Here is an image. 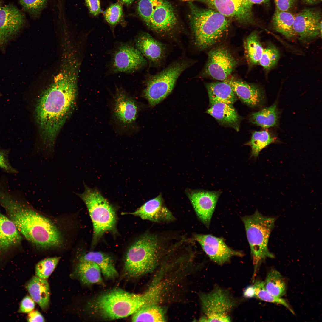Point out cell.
Listing matches in <instances>:
<instances>
[{
    "label": "cell",
    "mask_w": 322,
    "mask_h": 322,
    "mask_svg": "<svg viewBox=\"0 0 322 322\" xmlns=\"http://www.w3.org/2000/svg\"><path fill=\"white\" fill-rule=\"evenodd\" d=\"M80 63L74 55L64 57L60 72L38 100L35 115L41 142L38 152L46 157L53 155L58 133L74 109Z\"/></svg>",
    "instance_id": "obj_1"
},
{
    "label": "cell",
    "mask_w": 322,
    "mask_h": 322,
    "mask_svg": "<svg viewBox=\"0 0 322 322\" xmlns=\"http://www.w3.org/2000/svg\"><path fill=\"white\" fill-rule=\"evenodd\" d=\"M6 212L20 233L36 248L47 250L63 245V237L56 225L24 200L13 202Z\"/></svg>",
    "instance_id": "obj_2"
},
{
    "label": "cell",
    "mask_w": 322,
    "mask_h": 322,
    "mask_svg": "<svg viewBox=\"0 0 322 322\" xmlns=\"http://www.w3.org/2000/svg\"><path fill=\"white\" fill-rule=\"evenodd\" d=\"M173 239L149 232L140 236L126 253L124 265L126 274L137 278L152 272L164 255L179 248V240L173 242L175 238Z\"/></svg>",
    "instance_id": "obj_3"
},
{
    "label": "cell",
    "mask_w": 322,
    "mask_h": 322,
    "mask_svg": "<svg viewBox=\"0 0 322 322\" xmlns=\"http://www.w3.org/2000/svg\"><path fill=\"white\" fill-rule=\"evenodd\" d=\"M154 288L139 294L115 289L103 293L90 301L86 308L90 312L107 320H113L133 315L143 306L157 299Z\"/></svg>",
    "instance_id": "obj_4"
},
{
    "label": "cell",
    "mask_w": 322,
    "mask_h": 322,
    "mask_svg": "<svg viewBox=\"0 0 322 322\" xmlns=\"http://www.w3.org/2000/svg\"><path fill=\"white\" fill-rule=\"evenodd\" d=\"M188 4L190 24L196 47L203 50L221 41L229 29V18L214 10L199 7L191 1Z\"/></svg>",
    "instance_id": "obj_5"
},
{
    "label": "cell",
    "mask_w": 322,
    "mask_h": 322,
    "mask_svg": "<svg viewBox=\"0 0 322 322\" xmlns=\"http://www.w3.org/2000/svg\"><path fill=\"white\" fill-rule=\"evenodd\" d=\"M84 186V192L76 194L85 204L92 221L93 247L105 233L115 231L117 216L114 207L98 189L91 188L85 183Z\"/></svg>",
    "instance_id": "obj_6"
},
{
    "label": "cell",
    "mask_w": 322,
    "mask_h": 322,
    "mask_svg": "<svg viewBox=\"0 0 322 322\" xmlns=\"http://www.w3.org/2000/svg\"><path fill=\"white\" fill-rule=\"evenodd\" d=\"M242 219L254 263L257 264L267 258H274L268 246L275 219L264 216L256 210L252 215L243 216Z\"/></svg>",
    "instance_id": "obj_7"
},
{
    "label": "cell",
    "mask_w": 322,
    "mask_h": 322,
    "mask_svg": "<svg viewBox=\"0 0 322 322\" xmlns=\"http://www.w3.org/2000/svg\"><path fill=\"white\" fill-rule=\"evenodd\" d=\"M193 62L188 60L176 61L148 78L143 95L151 106H155L171 93L179 76Z\"/></svg>",
    "instance_id": "obj_8"
},
{
    "label": "cell",
    "mask_w": 322,
    "mask_h": 322,
    "mask_svg": "<svg viewBox=\"0 0 322 322\" xmlns=\"http://www.w3.org/2000/svg\"><path fill=\"white\" fill-rule=\"evenodd\" d=\"M200 299L204 315L202 321H231L230 314L237 301L229 290L216 286L209 292L201 294Z\"/></svg>",
    "instance_id": "obj_9"
},
{
    "label": "cell",
    "mask_w": 322,
    "mask_h": 322,
    "mask_svg": "<svg viewBox=\"0 0 322 322\" xmlns=\"http://www.w3.org/2000/svg\"><path fill=\"white\" fill-rule=\"evenodd\" d=\"M146 63L144 56L132 43L119 42L112 52L107 74L133 73Z\"/></svg>",
    "instance_id": "obj_10"
},
{
    "label": "cell",
    "mask_w": 322,
    "mask_h": 322,
    "mask_svg": "<svg viewBox=\"0 0 322 322\" xmlns=\"http://www.w3.org/2000/svg\"><path fill=\"white\" fill-rule=\"evenodd\" d=\"M208 56L201 76L224 81L229 78L237 64L230 51L224 46L212 49L208 52Z\"/></svg>",
    "instance_id": "obj_11"
},
{
    "label": "cell",
    "mask_w": 322,
    "mask_h": 322,
    "mask_svg": "<svg viewBox=\"0 0 322 322\" xmlns=\"http://www.w3.org/2000/svg\"><path fill=\"white\" fill-rule=\"evenodd\" d=\"M203 3L208 8L216 10L228 18L242 24H249L254 21L253 6L249 0H190Z\"/></svg>",
    "instance_id": "obj_12"
},
{
    "label": "cell",
    "mask_w": 322,
    "mask_h": 322,
    "mask_svg": "<svg viewBox=\"0 0 322 322\" xmlns=\"http://www.w3.org/2000/svg\"><path fill=\"white\" fill-rule=\"evenodd\" d=\"M193 239L199 243L212 260L219 265L228 262L233 256L244 255L241 252L229 247L222 238L210 234H195Z\"/></svg>",
    "instance_id": "obj_13"
},
{
    "label": "cell",
    "mask_w": 322,
    "mask_h": 322,
    "mask_svg": "<svg viewBox=\"0 0 322 322\" xmlns=\"http://www.w3.org/2000/svg\"><path fill=\"white\" fill-rule=\"evenodd\" d=\"M24 22V15L14 5L0 7V50L4 51L19 32Z\"/></svg>",
    "instance_id": "obj_14"
},
{
    "label": "cell",
    "mask_w": 322,
    "mask_h": 322,
    "mask_svg": "<svg viewBox=\"0 0 322 322\" xmlns=\"http://www.w3.org/2000/svg\"><path fill=\"white\" fill-rule=\"evenodd\" d=\"M112 113L114 120L123 127L134 124L138 111L137 103L131 96L121 88H117L113 98Z\"/></svg>",
    "instance_id": "obj_15"
},
{
    "label": "cell",
    "mask_w": 322,
    "mask_h": 322,
    "mask_svg": "<svg viewBox=\"0 0 322 322\" xmlns=\"http://www.w3.org/2000/svg\"><path fill=\"white\" fill-rule=\"evenodd\" d=\"M219 191L189 190L187 194L199 219L207 227L209 226L211 218L218 199Z\"/></svg>",
    "instance_id": "obj_16"
},
{
    "label": "cell",
    "mask_w": 322,
    "mask_h": 322,
    "mask_svg": "<svg viewBox=\"0 0 322 322\" xmlns=\"http://www.w3.org/2000/svg\"><path fill=\"white\" fill-rule=\"evenodd\" d=\"M321 13L317 10L307 8L295 15L294 30L299 39L304 40L321 35Z\"/></svg>",
    "instance_id": "obj_17"
},
{
    "label": "cell",
    "mask_w": 322,
    "mask_h": 322,
    "mask_svg": "<svg viewBox=\"0 0 322 322\" xmlns=\"http://www.w3.org/2000/svg\"><path fill=\"white\" fill-rule=\"evenodd\" d=\"M177 23L174 10L166 0H159L147 25L151 30L161 34H169L174 30Z\"/></svg>",
    "instance_id": "obj_18"
},
{
    "label": "cell",
    "mask_w": 322,
    "mask_h": 322,
    "mask_svg": "<svg viewBox=\"0 0 322 322\" xmlns=\"http://www.w3.org/2000/svg\"><path fill=\"white\" fill-rule=\"evenodd\" d=\"M128 214L158 223L170 222L176 220L171 212L165 205L161 194L148 201L134 212Z\"/></svg>",
    "instance_id": "obj_19"
},
{
    "label": "cell",
    "mask_w": 322,
    "mask_h": 322,
    "mask_svg": "<svg viewBox=\"0 0 322 322\" xmlns=\"http://www.w3.org/2000/svg\"><path fill=\"white\" fill-rule=\"evenodd\" d=\"M224 81L231 86L236 97L248 106L255 107L263 103L264 94L258 86L233 77L228 78Z\"/></svg>",
    "instance_id": "obj_20"
},
{
    "label": "cell",
    "mask_w": 322,
    "mask_h": 322,
    "mask_svg": "<svg viewBox=\"0 0 322 322\" xmlns=\"http://www.w3.org/2000/svg\"><path fill=\"white\" fill-rule=\"evenodd\" d=\"M134 46L144 57L155 64L160 63L165 54V45L146 32L140 33L135 37Z\"/></svg>",
    "instance_id": "obj_21"
},
{
    "label": "cell",
    "mask_w": 322,
    "mask_h": 322,
    "mask_svg": "<svg viewBox=\"0 0 322 322\" xmlns=\"http://www.w3.org/2000/svg\"><path fill=\"white\" fill-rule=\"evenodd\" d=\"M21 233L11 220L0 213V256L19 246Z\"/></svg>",
    "instance_id": "obj_22"
},
{
    "label": "cell",
    "mask_w": 322,
    "mask_h": 322,
    "mask_svg": "<svg viewBox=\"0 0 322 322\" xmlns=\"http://www.w3.org/2000/svg\"><path fill=\"white\" fill-rule=\"evenodd\" d=\"M206 112L215 118L219 124L230 127L238 131L240 117L233 105L219 103L211 106Z\"/></svg>",
    "instance_id": "obj_23"
},
{
    "label": "cell",
    "mask_w": 322,
    "mask_h": 322,
    "mask_svg": "<svg viewBox=\"0 0 322 322\" xmlns=\"http://www.w3.org/2000/svg\"><path fill=\"white\" fill-rule=\"evenodd\" d=\"M30 296L44 311L49 307L50 291L49 284L45 279L32 277L25 285Z\"/></svg>",
    "instance_id": "obj_24"
},
{
    "label": "cell",
    "mask_w": 322,
    "mask_h": 322,
    "mask_svg": "<svg viewBox=\"0 0 322 322\" xmlns=\"http://www.w3.org/2000/svg\"><path fill=\"white\" fill-rule=\"evenodd\" d=\"M205 86L210 106L219 103L233 105L237 100L231 87L225 81L207 83Z\"/></svg>",
    "instance_id": "obj_25"
},
{
    "label": "cell",
    "mask_w": 322,
    "mask_h": 322,
    "mask_svg": "<svg viewBox=\"0 0 322 322\" xmlns=\"http://www.w3.org/2000/svg\"><path fill=\"white\" fill-rule=\"evenodd\" d=\"M73 273L75 277L84 284H104L101 270L93 262L78 261L74 268Z\"/></svg>",
    "instance_id": "obj_26"
},
{
    "label": "cell",
    "mask_w": 322,
    "mask_h": 322,
    "mask_svg": "<svg viewBox=\"0 0 322 322\" xmlns=\"http://www.w3.org/2000/svg\"><path fill=\"white\" fill-rule=\"evenodd\" d=\"M78 261L93 262L100 268L103 276L107 279H112L118 275L117 271L111 257L100 252H90L85 253L79 258Z\"/></svg>",
    "instance_id": "obj_27"
},
{
    "label": "cell",
    "mask_w": 322,
    "mask_h": 322,
    "mask_svg": "<svg viewBox=\"0 0 322 322\" xmlns=\"http://www.w3.org/2000/svg\"><path fill=\"white\" fill-rule=\"evenodd\" d=\"M295 15L288 11L275 10L272 19L274 30L287 38L296 35L293 28Z\"/></svg>",
    "instance_id": "obj_28"
},
{
    "label": "cell",
    "mask_w": 322,
    "mask_h": 322,
    "mask_svg": "<svg viewBox=\"0 0 322 322\" xmlns=\"http://www.w3.org/2000/svg\"><path fill=\"white\" fill-rule=\"evenodd\" d=\"M278 119L277 102L268 107L253 113L251 115L250 120L253 124L264 128H267L276 126Z\"/></svg>",
    "instance_id": "obj_29"
},
{
    "label": "cell",
    "mask_w": 322,
    "mask_h": 322,
    "mask_svg": "<svg viewBox=\"0 0 322 322\" xmlns=\"http://www.w3.org/2000/svg\"><path fill=\"white\" fill-rule=\"evenodd\" d=\"M244 47L248 62L253 64L258 63L264 48L257 31L253 32L246 38L244 42Z\"/></svg>",
    "instance_id": "obj_30"
},
{
    "label": "cell",
    "mask_w": 322,
    "mask_h": 322,
    "mask_svg": "<svg viewBox=\"0 0 322 322\" xmlns=\"http://www.w3.org/2000/svg\"><path fill=\"white\" fill-rule=\"evenodd\" d=\"M278 141L276 137L268 131L264 130L254 131L247 145L251 148V156L256 158L263 149Z\"/></svg>",
    "instance_id": "obj_31"
},
{
    "label": "cell",
    "mask_w": 322,
    "mask_h": 322,
    "mask_svg": "<svg viewBox=\"0 0 322 322\" xmlns=\"http://www.w3.org/2000/svg\"><path fill=\"white\" fill-rule=\"evenodd\" d=\"M133 322H164V314L162 309L155 304L142 307L133 315Z\"/></svg>",
    "instance_id": "obj_32"
},
{
    "label": "cell",
    "mask_w": 322,
    "mask_h": 322,
    "mask_svg": "<svg viewBox=\"0 0 322 322\" xmlns=\"http://www.w3.org/2000/svg\"><path fill=\"white\" fill-rule=\"evenodd\" d=\"M264 284L267 291L275 297L281 298L286 293L284 280L280 273L275 270L272 269L268 273Z\"/></svg>",
    "instance_id": "obj_33"
},
{
    "label": "cell",
    "mask_w": 322,
    "mask_h": 322,
    "mask_svg": "<svg viewBox=\"0 0 322 322\" xmlns=\"http://www.w3.org/2000/svg\"><path fill=\"white\" fill-rule=\"evenodd\" d=\"M255 296L258 299L265 301L281 304L287 308L293 314L295 313L287 301L284 299L275 297L266 290L264 282L256 280L253 285Z\"/></svg>",
    "instance_id": "obj_34"
},
{
    "label": "cell",
    "mask_w": 322,
    "mask_h": 322,
    "mask_svg": "<svg viewBox=\"0 0 322 322\" xmlns=\"http://www.w3.org/2000/svg\"><path fill=\"white\" fill-rule=\"evenodd\" d=\"M60 258L59 257H54L40 261L35 267V276L44 279L48 278L57 266Z\"/></svg>",
    "instance_id": "obj_35"
},
{
    "label": "cell",
    "mask_w": 322,
    "mask_h": 322,
    "mask_svg": "<svg viewBox=\"0 0 322 322\" xmlns=\"http://www.w3.org/2000/svg\"><path fill=\"white\" fill-rule=\"evenodd\" d=\"M279 57L278 50L274 45L270 43L264 49L258 63L265 69L269 70L277 64Z\"/></svg>",
    "instance_id": "obj_36"
},
{
    "label": "cell",
    "mask_w": 322,
    "mask_h": 322,
    "mask_svg": "<svg viewBox=\"0 0 322 322\" xmlns=\"http://www.w3.org/2000/svg\"><path fill=\"white\" fill-rule=\"evenodd\" d=\"M122 4L119 2L112 4L104 12L105 20L112 28L122 20L123 14Z\"/></svg>",
    "instance_id": "obj_37"
},
{
    "label": "cell",
    "mask_w": 322,
    "mask_h": 322,
    "mask_svg": "<svg viewBox=\"0 0 322 322\" xmlns=\"http://www.w3.org/2000/svg\"><path fill=\"white\" fill-rule=\"evenodd\" d=\"M159 0H139L137 7V13L147 25Z\"/></svg>",
    "instance_id": "obj_38"
},
{
    "label": "cell",
    "mask_w": 322,
    "mask_h": 322,
    "mask_svg": "<svg viewBox=\"0 0 322 322\" xmlns=\"http://www.w3.org/2000/svg\"><path fill=\"white\" fill-rule=\"evenodd\" d=\"M19 3L25 11L36 17L45 7L47 0H19Z\"/></svg>",
    "instance_id": "obj_39"
},
{
    "label": "cell",
    "mask_w": 322,
    "mask_h": 322,
    "mask_svg": "<svg viewBox=\"0 0 322 322\" xmlns=\"http://www.w3.org/2000/svg\"><path fill=\"white\" fill-rule=\"evenodd\" d=\"M35 302L29 296L24 297L21 301L18 312L23 313H29L32 311L35 306Z\"/></svg>",
    "instance_id": "obj_40"
},
{
    "label": "cell",
    "mask_w": 322,
    "mask_h": 322,
    "mask_svg": "<svg viewBox=\"0 0 322 322\" xmlns=\"http://www.w3.org/2000/svg\"><path fill=\"white\" fill-rule=\"evenodd\" d=\"M0 167L5 171L10 173H17V171L10 164L7 153L0 148Z\"/></svg>",
    "instance_id": "obj_41"
},
{
    "label": "cell",
    "mask_w": 322,
    "mask_h": 322,
    "mask_svg": "<svg viewBox=\"0 0 322 322\" xmlns=\"http://www.w3.org/2000/svg\"><path fill=\"white\" fill-rule=\"evenodd\" d=\"M90 13L94 16L98 15L102 12L100 0H85Z\"/></svg>",
    "instance_id": "obj_42"
},
{
    "label": "cell",
    "mask_w": 322,
    "mask_h": 322,
    "mask_svg": "<svg viewBox=\"0 0 322 322\" xmlns=\"http://www.w3.org/2000/svg\"><path fill=\"white\" fill-rule=\"evenodd\" d=\"M276 10L288 11L293 6L296 0H274Z\"/></svg>",
    "instance_id": "obj_43"
},
{
    "label": "cell",
    "mask_w": 322,
    "mask_h": 322,
    "mask_svg": "<svg viewBox=\"0 0 322 322\" xmlns=\"http://www.w3.org/2000/svg\"><path fill=\"white\" fill-rule=\"evenodd\" d=\"M28 314L27 319L28 322L45 321L43 315L37 310H33Z\"/></svg>",
    "instance_id": "obj_44"
},
{
    "label": "cell",
    "mask_w": 322,
    "mask_h": 322,
    "mask_svg": "<svg viewBox=\"0 0 322 322\" xmlns=\"http://www.w3.org/2000/svg\"><path fill=\"white\" fill-rule=\"evenodd\" d=\"M243 295L246 298H251L255 296V291L253 286H249L245 289Z\"/></svg>",
    "instance_id": "obj_45"
},
{
    "label": "cell",
    "mask_w": 322,
    "mask_h": 322,
    "mask_svg": "<svg viewBox=\"0 0 322 322\" xmlns=\"http://www.w3.org/2000/svg\"><path fill=\"white\" fill-rule=\"evenodd\" d=\"M250 3L253 6L255 4H261L268 3L270 0H249Z\"/></svg>",
    "instance_id": "obj_46"
},
{
    "label": "cell",
    "mask_w": 322,
    "mask_h": 322,
    "mask_svg": "<svg viewBox=\"0 0 322 322\" xmlns=\"http://www.w3.org/2000/svg\"><path fill=\"white\" fill-rule=\"evenodd\" d=\"M120 2L126 5H130L134 0H118Z\"/></svg>",
    "instance_id": "obj_47"
},
{
    "label": "cell",
    "mask_w": 322,
    "mask_h": 322,
    "mask_svg": "<svg viewBox=\"0 0 322 322\" xmlns=\"http://www.w3.org/2000/svg\"><path fill=\"white\" fill-rule=\"evenodd\" d=\"M306 3L309 4H313L320 2L321 0H303Z\"/></svg>",
    "instance_id": "obj_48"
},
{
    "label": "cell",
    "mask_w": 322,
    "mask_h": 322,
    "mask_svg": "<svg viewBox=\"0 0 322 322\" xmlns=\"http://www.w3.org/2000/svg\"><path fill=\"white\" fill-rule=\"evenodd\" d=\"M1 7V2L0 0V7Z\"/></svg>",
    "instance_id": "obj_49"
}]
</instances>
